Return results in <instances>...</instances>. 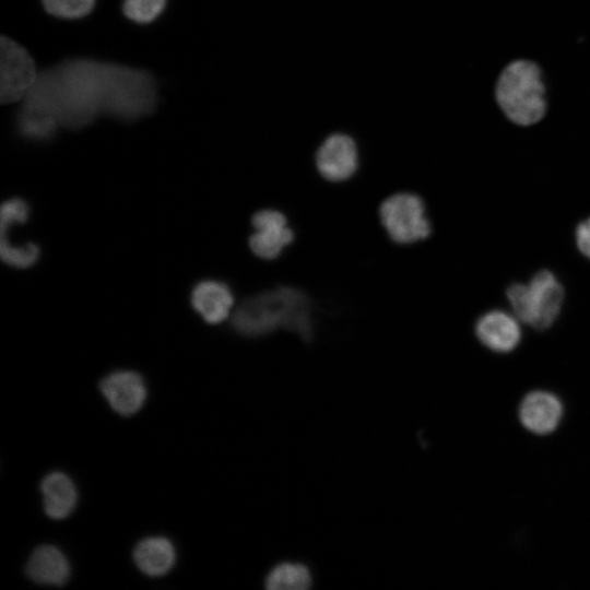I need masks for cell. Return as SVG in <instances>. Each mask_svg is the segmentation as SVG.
Segmentation results:
<instances>
[{
  "mask_svg": "<svg viewBox=\"0 0 590 590\" xmlns=\"http://www.w3.org/2000/svg\"><path fill=\"white\" fill-rule=\"evenodd\" d=\"M23 107L80 129L99 114L122 120L149 115L156 104V86L145 71L78 59L39 72Z\"/></svg>",
  "mask_w": 590,
  "mask_h": 590,
  "instance_id": "6da1fadb",
  "label": "cell"
},
{
  "mask_svg": "<svg viewBox=\"0 0 590 590\" xmlns=\"http://www.w3.org/2000/svg\"><path fill=\"white\" fill-rule=\"evenodd\" d=\"M234 333L246 340L278 331L294 333L305 344L315 338V303L304 290L279 284L237 298L229 317Z\"/></svg>",
  "mask_w": 590,
  "mask_h": 590,
  "instance_id": "7a4b0ae2",
  "label": "cell"
},
{
  "mask_svg": "<svg viewBox=\"0 0 590 590\" xmlns=\"http://www.w3.org/2000/svg\"><path fill=\"white\" fill-rule=\"evenodd\" d=\"M494 103L504 118L518 127L541 122L550 110L546 74L536 60L517 57L504 64L493 85Z\"/></svg>",
  "mask_w": 590,
  "mask_h": 590,
  "instance_id": "3957f363",
  "label": "cell"
},
{
  "mask_svg": "<svg viewBox=\"0 0 590 590\" xmlns=\"http://www.w3.org/2000/svg\"><path fill=\"white\" fill-rule=\"evenodd\" d=\"M514 315L528 326L545 330L558 318L564 287L548 270L536 272L528 283H514L506 292Z\"/></svg>",
  "mask_w": 590,
  "mask_h": 590,
  "instance_id": "277c9868",
  "label": "cell"
},
{
  "mask_svg": "<svg viewBox=\"0 0 590 590\" xmlns=\"http://www.w3.org/2000/svg\"><path fill=\"white\" fill-rule=\"evenodd\" d=\"M380 223L391 241L412 245L429 238L434 232L425 200L412 191H398L379 205Z\"/></svg>",
  "mask_w": 590,
  "mask_h": 590,
  "instance_id": "5b68a950",
  "label": "cell"
},
{
  "mask_svg": "<svg viewBox=\"0 0 590 590\" xmlns=\"http://www.w3.org/2000/svg\"><path fill=\"white\" fill-rule=\"evenodd\" d=\"M39 72L30 52L15 40L0 39V101L9 105L23 101L33 90Z\"/></svg>",
  "mask_w": 590,
  "mask_h": 590,
  "instance_id": "8992f818",
  "label": "cell"
},
{
  "mask_svg": "<svg viewBox=\"0 0 590 590\" xmlns=\"http://www.w3.org/2000/svg\"><path fill=\"white\" fill-rule=\"evenodd\" d=\"M251 233L248 246L263 260H274L293 244L295 231L284 212L273 208L257 210L250 217Z\"/></svg>",
  "mask_w": 590,
  "mask_h": 590,
  "instance_id": "52a82bcc",
  "label": "cell"
},
{
  "mask_svg": "<svg viewBox=\"0 0 590 590\" xmlns=\"http://www.w3.org/2000/svg\"><path fill=\"white\" fill-rule=\"evenodd\" d=\"M315 165L319 175L327 181L350 180L361 165V153L356 141L346 133L329 134L316 149Z\"/></svg>",
  "mask_w": 590,
  "mask_h": 590,
  "instance_id": "ba28073f",
  "label": "cell"
},
{
  "mask_svg": "<svg viewBox=\"0 0 590 590\" xmlns=\"http://www.w3.org/2000/svg\"><path fill=\"white\" fill-rule=\"evenodd\" d=\"M190 300L206 323L220 324L229 319L237 295L226 280L206 279L193 286Z\"/></svg>",
  "mask_w": 590,
  "mask_h": 590,
  "instance_id": "9c48e42d",
  "label": "cell"
},
{
  "mask_svg": "<svg viewBox=\"0 0 590 590\" xmlns=\"http://www.w3.org/2000/svg\"><path fill=\"white\" fill-rule=\"evenodd\" d=\"M99 389L111 409L125 416L137 413L146 399L143 378L131 370L109 374L101 381Z\"/></svg>",
  "mask_w": 590,
  "mask_h": 590,
  "instance_id": "30bf717a",
  "label": "cell"
},
{
  "mask_svg": "<svg viewBox=\"0 0 590 590\" xmlns=\"http://www.w3.org/2000/svg\"><path fill=\"white\" fill-rule=\"evenodd\" d=\"M474 330L479 341L497 353L512 351L521 340L518 318L499 309L489 310L480 316Z\"/></svg>",
  "mask_w": 590,
  "mask_h": 590,
  "instance_id": "8fae6325",
  "label": "cell"
},
{
  "mask_svg": "<svg viewBox=\"0 0 590 590\" xmlns=\"http://www.w3.org/2000/svg\"><path fill=\"white\" fill-rule=\"evenodd\" d=\"M562 404L552 393L534 391L520 404L519 417L522 425L535 434H548L559 423Z\"/></svg>",
  "mask_w": 590,
  "mask_h": 590,
  "instance_id": "7c38bea8",
  "label": "cell"
},
{
  "mask_svg": "<svg viewBox=\"0 0 590 590\" xmlns=\"http://www.w3.org/2000/svg\"><path fill=\"white\" fill-rule=\"evenodd\" d=\"M70 564L64 554L54 545H40L32 553L27 565V576L46 586H62L70 577Z\"/></svg>",
  "mask_w": 590,
  "mask_h": 590,
  "instance_id": "4fadbf2b",
  "label": "cell"
},
{
  "mask_svg": "<svg viewBox=\"0 0 590 590\" xmlns=\"http://www.w3.org/2000/svg\"><path fill=\"white\" fill-rule=\"evenodd\" d=\"M44 509L56 520L67 518L75 508L78 492L71 479L62 472L47 474L42 483Z\"/></svg>",
  "mask_w": 590,
  "mask_h": 590,
  "instance_id": "5bb4252c",
  "label": "cell"
},
{
  "mask_svg": "<svg viewBox=\"0 0 590 590\" xmlns=\"http://www.w3.org/2000/svg\"><path fill=\"white\" fill-rule=\"evenodd\" d=\"M133 559L142 573L151 577H160L173 568L176 552L168 539L151 536L138 543L133 551Z\"/></svg>",
  "mask_w": 590,
  "mask_h": 590,
  "instance_id": "9a60e30c",
  "label": "cell"
},
{
  "mask_svg": "<svg viewBox=\"0 0 590 590\" xmlns=\"http://www.w3.org/2000/svg\"><path fill=\"white\" fill-rule=\"evenodd\" d=\"M311 583L308 568L298 563H281L266 578L269 590H305Z\"/></svg>",
  "mask_w": 590,
  "mask_h": 590,
  "instance_id": "2e32d148",
  "label": "cell"
},
{
  "mask_svg": "<svg viewBox=\"0 0 590 590\" xmlns=\"http://www.w3.org/2000/svg\"><path fill=\"white\" fill-rule=\"evenodd\" d=\"M0 255L2 260L11 267L28 268L38 260L39 248L34 243L15 244L1 238Z\"/></svg>",
  "mask_w": 590,
  "mask_h": 590,
  "instance_id": "e0dca14e",
  "label": "cell"
},
{
  "mask_svg": "<svg viewBox=\"0 0 590 590\" xmlns=\"http://www.w3.org/2000/svg\"><path fill=\"white\" fill-rule=\"evenodd\" d=\"M166 0H125V15L137 23L145 24L154 21L164 10Z\"/></svg>",
  "mask_w": 590,
  "mask_h": 590,
  "instance_id": "ac0fdd59",
  "label": "cell"
},
{
  "mask_svg": "<svg viewBox=\"0 0 590 590\" xmlns=\"http://www.w3.org/2000/svg\"><path fill=\"white\" fill-rule=\"evenodd\" d=\"M45 10L61 19H80L94 8L95 0H42Z\"/></svg>",
  "mask_w": 590,
  "mask_h": 590,
  "instance_id": "d6986e66",
  "label": "cell"
},
{
  "mask_svg": "<svg viewBox=\"0 0 590 590\" xmlns=\"http://www.w3.org/2000/svg\"><path fill=\"white\" fill-rule=\"evenodd\" d=\"M30 216V205L21 198H11L7 200L0 212L1 232L11 229L17 224H23Z\"/></svg>",
  "mask_w": 590,
  "mask_h": 590,
  "instance_id": "ffe728a7",
  "label": "cell"
},
{
  "mask_svg": "<svg viewBox=\"0 0 590 590\" xmlns=\"http://www.w3.org/2000/svg\"><path fill=\"white\" fill-rule=\"evenodd\" d=\"M576 244L579 251L590 259V217L578 224L576 228Z\"/></svg>",
  "mask_w": 590,
  "mask_h": 590,
  "instance_id": "44dd1931",
  "label": "cell"
}]
</instances>
